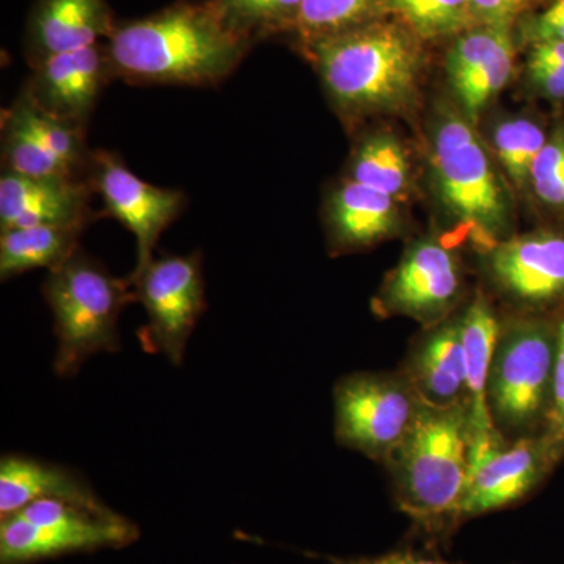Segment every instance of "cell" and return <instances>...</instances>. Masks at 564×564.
I'll list each match as a JSON object with an SVG mask.
<instances>
[{
    "label": "cell",
    "mask_w": 564,
    "mask_h": 564,
    "mask_svg": "<svg viewBox=\"0 0 564 564\" xmlns=\"http://www.w3.org/2000/svg\"><path fill=\"white\" fill-rule=\"evenodd\" d=\"M43 295L54 317V372L73 378L99 352L121 350V313L135 302L129 280L113 276L101 262L77 250L51 270Z\"/></svg>",
    "instance_id": "4"
},
{
    "label": "cell",
    "mask_w": 564,
    "mask_h": 564,
    "mask_svg": "<svg viewBox=\"0 0 564 564\" xmlns=\"http://www.w3.org/2000/svg\"><path fill=\"white\" fill-rule=\"evenodd\" d=\"M469 414L464 404H419L388 464L397 507L423 532L444 536L462 524L469 469Z\"/></svg>",
    "instance_id": "2"
},
{
    "label": "cell",
    "mask_w": 564,
    "mask_h": 564,
    "mask_svg": "<svg viewBox=\"0 0 564 564\" xmlns=\"http://www.w3.org/2000/svg\"><path fill=\"white\" fill-rule=\"evenodd\" d=\"M422 39L466 31L475 20L469 0H386Z\"/></svg>",
    "instance_id": "27"
},
{
    "label": "cell",
    "mask_w": 564,
    "mask_h": 564,
    "mask_svg": "<svg viewBox=\"0 0 564 564\" xmlns=\"http://www.w3.org/2000/svg\"><path fill=\"white\" fill-rule=\"evenodd\" d=\"M529 74L534 87L551 98H564V43L536 41L529 58Z\"/></svg>",
    "instance_id": "30"
},
{
    "label": "cell",
    "mask_w": 564,
    "mask_h": 564,
    "mask_svg": "<svg viewBox=\"0 0 564 564\" xmlns=\"http://www.w3.org/2000/svg\"><path fill=\"white\" fill-rule=\"evenodd\" d=\"M562 455L544 434L522 436L513 444L500 432L470 437L462 522L521 502Z\"/></svg>",
    "instance_id": "10"
},
{
    "label": "cell",
    "mask_w": 564,
    "mask_h": 564,
    "mask_svg": "<svg viewBox=\"0 0 564 564\" xmlns=\"http://www.w3.org/2000/svg\"><path fill=\"white\" fill-rule=\"evenodd\" d=\"M223 24L248 44L295 29L303 0H210Z\"/></svg>",
    "instance_id": "24"
},
{
    "label": "cell",
    "mask_w": 564,
    "mask_h": 564,
    "mask_svg": "<svg viewBox=\"0 0 564 564\" xmlns=\"http://www.w3.org/2000/svg\"><path fill=\"white\" fill-rule=\"evenodd\" d=\"M326 564H447L434 552L415 547H400L378 556H359V558H337L325 556Z\"/></svg>",
    "instance_id": "32"
},
{
    "label": "cell",
    "mask_w": 564,
    "mask_h": 564,
    "mask_svg": "<svg viewBox=\"0 0 564 564\" xmlns=\"http://www.w3.org/2000/svg\"><path fill=\"white\" fill-rule=\"evenodd\" d=\"M87 126L41 109L21 91L2 118V166L24 176L88 180Z\"/></svg>",
    "instance_id": "11"
},
{
    "label": "cell",
    "mask_w": 564,
    "mask_h": 564,
    "mask_svg": "<svg viewBox=\"0 0 564 564\" xmlns=\"http://www.w3.org/2000/svg\"><path fill=\"white\" fill-rule=\"evenodd\" d=\"M128 280L148 315L139 334L141 347L182 366L188 340L207 310L202 252L163 254Z\"/></svg>",
    "instance_id": "7"
},
{
    "label": "cell",
    "mask_w": 564,
    "mask_h": 564,
    "mask_svg": "<svg viewBox=\"0 0 564 564\" xmlns=\"http://www.w3.org/2000/svg\"><path fill=\"white\" fill-rule=\"evenodd\" d=\"M106 46L115 79L214 87L239 68L251 44L223 24L210 0H180L150 17L118 24Z\"/></svg>",
    "instance_id": "1"
},
{
    "label": "cell",
    "mask_w": 564,
    "mask_h": 564,
    "mask_svg": "<svg viewBox=\"0 0 564 564\" xmlns=\"http://www.w3.org/2000/svg\"><path fill=\"white\" fill-rule=\"evenodd\" d=\"M106 0H36L24 32L29 65L106 43L117 29Z\"/></svg>",
    "instance_id": "16"
},
{
    "label": "cell",
    "mask_w": 564,
    "mask_h": 564,
    "mask_svg": "<svg viewBox=\"0 0 564 564\" xmlns=\"http://www.w3.org/2000/svg\"><path fill=\"white\" fill-rule=\"evenodd\" d=\"M462 328L470 437L488 436L499 432L488 404L489 370L499 339V323L489 304L477 299L463 315Z\"/></svg>",
    "instance_id": "22"
},
{
    "label": "cell",
    "mask_w": 564,
    "mask_h": 564,
    "mask_svg": "<svg viewBox=\"0 0 564 564\" xmlns=\"http://www.w3.org/2000/svg\"><path fill=\"white\" fill-rule=\"evenodd\" d=\"M85 225H36L0 231V278L57 269L79 250Z\"/></svg>",
    "instance_id": "23"
},
{
    "label": "cell",
    "mask_w": 564,
    "mask_h": 564,
    "mask_svg": "<svg viewBox=\"0 0 564 564\" xmlns=\"http://www.w3.org/2000/svg\"><path fill=\"white\" fill-rule=\"evenodd\" d=\"M530 180L544 203L564 207V135H556L544 144L533 162Z\"/></svg>",
    "instance_id": "29"
},
{
    "label": "cell",
    "mask_w": 564,
    "mask_h": 564,
    "mask_svg": "<svg viewBox=\"0 0 564 564\" xmlns=\"http://www.w3.org/2000/svg\"><path fill=\"white\" fill-rule=\"evenodd\" d=\"M328 225L334 247H369L395 226L392 196L352 180L345 181L329 196Z\"/></svg>",
    "instance_id": "21"
},
{
    "label": "cell",
    "mask_w": 564,
    "mask_h": 564,
    "mask_svg": "<svg viewBox=\"0 0 564 564\" xmlns=\"http://www.w3.org/2000/svg\"><path fill=\"white\" fill-rule=\"evenodd\" d=\"M88 180L24 176L2 170L0 231L36 225H85L95 220Z\"/></svg>",
    "instance_id": "14"
},
{
    "label": "cell",
    "mask_w": 564,
    "mask_h": 564,
    "mask_svg": "<svg viewBox=\"0 0 564 564\" xmlns=\"http://www.w3.org/2000/svg\"><path fill=\"white\" fill-rule=\"evenodd\" d=\"M447 564H451V563H447Z\"/></svg>",
    "instance_id": "35"
},
{
    "label": "cell",
    "mask_w": 564,
    "mask_h": 564,
    "mask_svg": "<svg viewBox=\"0 0 564 564\" xmlns=\"http://www.w3.org/2000/svg\"><path fill=\"white\" fill-rule=\"evenodd\" d=\"M31 68L22 91L41 109L84 126L104 88L115 79L106 43L54 55Z\"/></svg>",
    "instance_id": "13"
},
{
    "label": "cell",
    "mask_w": 564,
    "mask_h": 564,
    "mask_svg": "<svg viewBox=\"0 0 564 564\" xmlns=\"http://www.w3.org/2000/svg\"><path fill=\"white\" fill-rule=\"evenodd\" d=\"M139 538V525L115 510L36 500L0 519V564H36L65 555L124 549Z\"/></svg>",
    "instance_id": "5"
},
{
    "label": "cell",
    "mask_w": 564,
    "mask_h": 564,
    "mask_svg": "<svg viewBox=\"0 0 564 564\" xmlns=\"http://www.w3.org/2000/svg\"><path fill=\"white\" fill-rule=\"evenodd\" d=\"M408 378L423 403L467 408L462 318L437 326L411 352Z\"/></svg>",
    "instance_id": "20"
},
{
    "label": "cell",
    "mask_w": 564,
    "mask_h": 564,
    "mask_svg": "<svg viewBox=\"0 0 564 564\" xmlns=\"http://www.w3.org/2000/svg\"><path fill=\"white\" fill-rule=\"evenodd\" d=\"M408 173L410 166L402 144L389 135H375L364 141L351 166L352 181L392 198L406 188Z\"/></svg>",
    "instance_id": "25"
},
{
    "label": "cell",
    "mask_w": 564,
    "mask_h": 564,
    "mask_svg": "<svg viewBox=\"0 0 564 564\" xmlns=\"http://www.w3.org/2000/svg\"><path fill=\"white\" fill-rule=\"evenodd\" d=\"M459 270L454 254L436 242L415 245L391 274L383 303L393 313L421 322H436L455 303Z\"/></svg>",
    "instance_id": "15"
},
{
    "label": "cell",
    "mask_w": 564,
    "mask_h": 564,
    "mask_svg": "<svg viewBox=\"0 0 564 564\" xmlns=\"http://www.w3.org/2000/svg\"><path fill=\"white\" fill-rule=\"evenodd\" d=\"M88 181L101 196L102 215L120 221L135 237L137 263L132 273L140 272L154 259L162 232L184 209V193L140 180L117 154L104 150L93 151Z\"/></svg>",
    "instance_id": "12"
},
{
    "label": "cell",
    "mask_w": 564,
    "mask_h": 564,
    "mask_svg": "<svg viewBox=\"0 0 564 564\" xmlns=\"http://www.w3.org/2000/svg\"><path fill=\"white\" fill-rule=\"evenodd\" d=\"M544 436L554 447L564 452V321L556 333L554 378H552L551 404L545 419Z\"/></svg>",
    "instance_id": "31"
},
{
    "label": "cell",
    "mask_w": 564,
    "mask_h": 564,
    "mask_svg": "<svg viewBox=\"0 0 564 564\" xmlns=\"http://www.w3.org/2000/svg\"><path fill=\"white\" fill-rule=\"evenodd\" d=\"M380 0H303L293 31L304 46L362 28L373 17Z\"/></svg>",
    "instance_id": "26"
},
{
    "label": "cell",
    "mask_w": 564,
    "mask_h": 564,
    "mask_svg": "<svg viewBox=\"0 0 564 564\" xmlns=\"http://www.w3.org/2000/svg\"><path fill=\"white\" fill-rule=\"evenodd\" d=\"M494 278L511 295L545 303L564 293V239L552 234L497 245L489 258Z\"/></svg>",
    "instance_id": "18"
},
{
    "label": "cell",
    "mask_w": 564,
    "mask_h": 564,
    "mask_svg": "<svg viewBox=\"0 0 564 564\" xmlns=\"http://www.w3.org/2000/svg\"><path fill=\"white\" fill-rule=\"evenodd\" d=\"M36 500H62L90 510H111L87 478L76 470L33 456L3 455L0 459V519Z\"/></svg>",
    "instance_id": "19"
},
{
    "label": "cell",
    "mask_w": 564,
    "mask_h": 564,
    "mask_svg": "<svg viewBox=\"0 0 564 564\" xmlns=\"http://www.w3.org/2000/svg\"><path fill=\"white\" fill-rule=\"evenodd\" d=\"M545 144L540 126L529 120L503 122L496 132V147L500 162L518 185L530 180L533 162Z\"/></svg>",
    "instance_id": "28"
},
{
    "label": "cell",
    "mask_w": 564,
    "mask_h": 564,
    "mask_svg": "<svg viewBox=\"0 0 564 564\" xmlns=\"http://www.w3.org/2000/svg\"><path fill=\"white\" fill-rule=\"evenodd\" d=\"M530 36L536 41L555 40L564 43V0H555L544 13L534 18Z\"/></svg>",
    "instance_id": "34"
},
{
    "label": "cell",
    "mask_w": 564,
    "mask_h": 564,
    "mask_svg": "<svg viewBox=\"0 0 564 564\" xmlns=\"http://www.w3.org/2000/svg\"><path fill=\"white\" fill-rule=\"evenodd\" d=\"M475 20L492 28L510 29L529 0H469Z\"/></svg>",
    "instance_id": "33"
},
{
    "label": "cell",
    "mask_w": 564,
    "mask_h": 564,
    "mask_svg": "<svg viewBox=\"0 0 564 564\" xmlns=\"http://www.w3.org/2000/svg\"><path fill=\"white\" fill-rule=\"evenodd\" d=\"M334 106L347 115L406 102L421 54L393 25L366 24L306 46Z\"/></svg>",
    "instance_id": "3"
},
{
    "label": "cell",
    "mask_w": 564,
    "mask_h": 564,
    "mask_svg": "<svg viewBox=\"0 0 564 564\" xmlns=\"http://www.w3.org/2000/svg\"><path fill=\"white\" fill-rule=\"evenodd\" d=\"M333 393L337 443L384 463L402 443L421 404L404 375H348Z\"/></svg>",
    "instance_id": "8"
},
{
    "label": "cell",
    "mask_w": 564,
    "mask_h": 564,
    "mask_svg": "<svg viewBox=\"0 0 564 564\" xmlns=\"http://www.w3.org/2000/svg\"><path fill=\"white\" fill-rule=\"evenodd\" d=\"M433 166L445 206L492 242L507 226V203L477 133L462 118L441 122Z\"/></svg>",
    "instance_id": "9"
},
{
    "label": "cell",
    "mask_w": 564,
    "mask_h": 564,
    "mask_svg": "<svg viewBox=\"0 0 564 564\" xmlns=\"http://www.w3.org/2000/svg\"><path fill=\"white\" fill-rule=\"evenodd\" d=\"M445 68L464 110L475 120L513 74L510 29L484 25L459 36L448 52Z\"/></svg>",
    "instance_id": "17"
},
{
    "label": "cell",
    "mask_w": 564,
    "mask_h": 564,
    "mask_svg": "<svg viewBox=\"0 0 564 564\" xmlns=\"http://www.w3.org/2000/svg\"><path fill=\"white\" fill-rule=\"evenodd\" d=\"M556 334L540 323H518L499 334L488 380L494 425L507 434L533 436L551 404Z\"/></svg>",
    "instance_id": "6"
}]
</instances>
